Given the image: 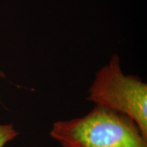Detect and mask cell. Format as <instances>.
Masks as SVG:
<instances>
[{
	"mask_svg": "<svg viewBox=\"0 0 147 147\" xmlns=\"http://www.w3.org/2000/svg\"><path fill=\"white\" fill-rule=\"evenodd\" d=\"M50 135L63 147H147L131 118L98 105L83 117L55 122Z\"/></svg>",
	"mask_w": 147,
	"mask_h": 147,
	"instance_id": "obj_1",
	"label": "cell"
},
{
	"mask_svg": "<svg viewBox=\"0 0 147 147\" xmlns=\"http://www.w3.org/2000/svg\"><path fill=\"white\" fill-rule=\"evenodd\" d=\"M87 99L131 118L147 137V85L137 76L123 73L117 54L96 72Z\"/></svg>",
	"mask_w": 147,
	"mask_h": 147,
	"instance_id": "obj_2",
	"label": "cell"
},
{
	"mask_svg": "<svg viewBox=\"0 0 147 147\" xmlns=\"http://www.w3.org/2000/svg\"><path fill=\"white\" fill-rule=\"evenodd\" d=\"M19 132L12 124L0 123V147H4L18 136Z\"/></svg>",
	"mask_w": 147,
	"mask_h": 147,
	"instance_id": "obj_3",
	"label": "cell"
},
{
	"mask_svg": "<svg viewBox=\"0 0 147 147\" xmlns=\"http://www.w3.org/2000/svg\"><path fill=\"white\" fill-rule=\"evenodd\" d=\"M0 78H3V79L5 78V74H4V73L3 71H1V70H0Z\"/></svg>",
	"mask_w": 147,
	"mask_h": 147,
	"instance_id": "obj_4",
	"label": "cell"
}]
</instances>
